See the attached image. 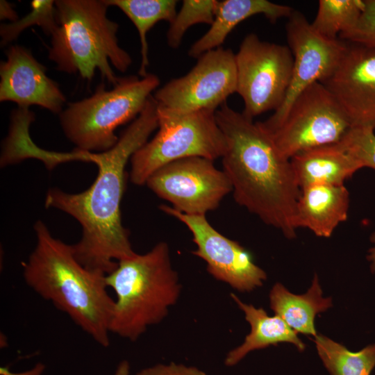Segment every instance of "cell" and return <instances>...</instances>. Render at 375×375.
<instances>
[{
	"label": "cell",
	"mask_w": 375,
	"mask_h": 375,
	"mask_svg": "<svg viewBox=\"0 0 375 375\" xmlns=\"http://www.w3.org/2000/svg\"><path fill=\"white\" fill-rule=\"evenodd\" d=\"M157 108L151 96L112 148L92 153V162L98 167V175L88 189L71 194L53 188L47 193L46 208L65 212L81 224V238L72 245L76 259L90 270L107 275L119 261L136 253L121 217L125 167L133 154L158 128Z\"/></svg>",
	"instance_id": "1"
},
{
	"label": "cell",
	"mask_w": 375,
	"mask_h": 375,
	"mask_svg": "<svg viewBox=\"0 0 375 375\" xmlns=\"http://www.w3.org/2000/svg\"><path fill=\"white\" fill-rule=\"evenodd\" d=\"M226 140L223 171L235 201L288 239L296 237V207L301 189L290 160L259 122L224 103L215 112Z\"/></svg>",
	"instance_id": "2"
},
{
	"label": "cell",
	"mask_w": 375,
	"mask_h": 375,
	"mask_svg": "<svg viewBox=\"0 0 375 375\" xmlns=\"http://www.w3.org/2000/svg\"><path fill=\"white\" fill-rule=\"evenodd\" d=\"M34 231L35 247L22 262L26 284L97 344L109 347L114 299L108 292L106 275L84 267L72 245L54 238L42 221L35 223Z\"/></svg>",
	"instance_id": "3"
},
{
	"label": "cell",
	"mask_w": 375,
	"mask_h": 375,
	"mask_svg": "<svg viewBox=\"0 0 375 375\" xmlns=\"http://www.w3.org/2000/svg\"><path fill=\"white\" fill-rule=\"evenodd\" d=\"M106 0L55 1L57 28L51 35L48 58L56 69L78 74L92 81L99 70L103 80L115 85L132 64L131 56L119 47V24L107 17Z\"/></svg>",
	"instance_id": "4"
},
{
	"label": "cell",
	"mask_w": 375,
	"mask_h": 375,
	"mask_svg": "<svg viewBox=\"0 0 375 375\" xmlns=\"http://www.w3.org/2000/svg\"><path fill=\"white\" fill-rule=\"evenodd\" d=\"M115 293L110 332L136 341L152 326L162 322L179 299L181 285L172 267L165 242L143 254L120 260L106 276Z\"/></svg>",
	"instance_id": "5"
},
{
	"label": "cell",
	"mask_w": 375,
	"mask_h": 375,
	"mask_svg": "<svg viewBox=\"0 0 375 375\" xmlns=\"http://www.w3.org/2000/svg\"><path fill=\"white\" fill-rule=\"evenodd\" d=\"M159 85V78L153 74L141 79L120 77L109 90L101 83L90 97L68 103L59 114L62 131L77 150L106 151L119 140L116 128L140 114Z\"/></svg>",
	"instance_id": "6"
},
{
	"label": "cell",
	"mask_w": 375,
	"mask_h": 375,
	"mask_svg": "<svg viewBox=\"0 0 375 375\" xmlns=\"http://www.w3.org/2000/svg\"><path fill=\"white\" fill-rule=\"evenodd\" d=\"M215 112H183L158 106V131L131 158V181L144 185L157 169L180 159L201 157L214 161L222 158L226 140Z\"/></svg>",
	"instance_id": "7"
},
{
	"label": "cell",
	"mask_w": 375,
	"mask_h": 375,
	"mask_svg": "<svg viewBox=\"0 0 375 375\" xmlns=\"http://www.w3.org/2000/svg\"><path fill=\"white\" fill-rule=\"evenodd\" d=\"M236 92L243 99L242 113L253 119L282 104L292 74L290 48L261 40L254 33L243 39L235 53Z\"/></svg>",
	"instance_id": "8"
},
{
	"label": "cell",
	"mask_w": 375,
	"mask_h": 375,
	"mask_svg": "<svg viewBox=\"0 0 375 375\" xmlns=\"http://www.w3.org/2000/svg\"><path fill=\"white\" fill-rule=\"evenodd\" d=\"M351 128L332 93L316 82L297 97L277 126L266 131L281 153L290 159L302 151L338 142Z\"/></svg>",
	"instance_id": "9"
},
{
	"label": "cell",
	"mask_w": 375,
	"mask_h": 375,
	"mask_svg": "<svg viewBox=\"0 0 375 375\" xmlns=\"http://www.w3.org/2000/svg\"><path fill=\"white\" fill-rule=\"evenodd\" d=\"M237 90L235 53L222 47L204 53L185 75L171 80L153 96L166 109L216 111Z\"/></svg>",
	"instance_id": "10"
},
{
	"label": "cell",
	"mask_w": 375,
	"mask_h": 375,
	"mask_svg": "<svg viewBox=\"0 0 375 375\" xmlns=\"http://www.w3.org/2000/svg\"><path fill=\"white\" fill-rule=\"evenodd\" d=\"M146 185L158 197L188 215H206L233 190L231 182L213 160L190 157L168 163L153 172Z\"/></svg>",
	"instance_id": "11"
},
{
	"label": "cell",
	"mask_w": 375,
	"mask_h": 375,
	"mask_svg": "<svg viewBox=\"0 0 375 375\" xmlns=\"http://www.w3.org/2000/svg\"><path fill=\"white\" fill-rule=\"evenodd\" d=\"M286 35L292 56L291 81L281 106L264 122L267 131L277 126L297 97L316 82H324L337 68L347 42L327 39L317 33L301 12L293 10L286 24Z\"/></svg>",
	"instance_id": "12"
},
{
	"label": "cell",
	"mask_w": 375,
	"mask_h": 375,
	"mask_svg": "<svg viewBox=\"0 0 375 375\" xmlns=\"http://www.w3.org/2000/svg\"><path fill=\"white\" fill-rule=\"evenodd\" d=\"M160 209L189 229L197 246L192 253L206 262L207 271L215 278L240 292H250L262 285L267 274L255 264L251 254L217 231L206 215L185 214L166 205Z\"/></svg>",
	"instance_id": "13"
},
{
	"label": "cell",
	"mask_w": 375,
	"mask_h": 375,
	"mask_svg": "<svg viewBox=\"0 0 375 375\" xmlns=\"http://www.w3.org/2000/svg\"><path fill=\"white\" fill-rule=\"evenodd\" d=\"M347 42L333 73L322 83L336 99L351 127L375 129V47Z\"/></svg>",
	"instance_id": "14"
},
{
	"label": "cell",
	"mask_w": 375,
	"mask_h": 375,
	"mask_svg": "<svg viewBox=\"0 0 375 375\" xmlns=\"http://www.w3.org/2000/svg\"><path fill=\"white\" fill-rule=\"evenodd\" d=\"M6 56L0 64V101H12L24 108L37 105L59 115L66 97L47 75V68L20 45L9 47Z\"/></svg>",
	"instance_id": "15"
},
{
	"label": "cell",
	"mask_w": 375,
	"mask_h": 375,
	"mask_svg": "<svg viewBox=\"0 0 375 375\" xmlns=\"http://www.w3.org/2000/svg\"><path fill=\"white\" fill-rule=\"evenodd\" d=\"M349 192L344 185H314L301 189L295 225L307 228L317 236L329 238L347 219Z\"/></svg>",
	"instance_id": "16"
},
{
	"label": "cell",
	"mask_w": 375,
	"mask_h": 375,
	"mask_svg": "<svg viewBox=\"0 0 375 375\" xmlns=\"http://www.w3.org/2000/svg\"><path fill=\"white\" fill-rule=\"evenodd\" d=\"M294 9L267 0L217 1L215 17L208 31L190 48L188 55L198 58L204 53L220 47L228 35L240 22L262 14L271 22L289 17Z\"/></svg>",
	"instance_id": "17"
},
{
	"label": "cell",
	"mask_w": 375,
	"mask_h": 375,
	"mask_svg": "<svg viewBox=\"0 0 375 375\" xmlns=\"http://www.w3.org/2000/svg\"><path fill=\"white\" fill-rule=\"evenodd\" d=\"M290 160L300 189L314 185H344L362 168L340 142L302 151Z\"/></svg>",
	"instance_id": "18"
},
{
	"label": "cell",
	"mask_w": 375,
	"mask_h": 375,
	"mask_svg": "<svg viewBox=\"0 0 375 375\" xmlns=\"http://www.w3.org/2000/svg\"><path fill=\"white\" fill-rule=\"evenodd\" d=\"M231 298L244 312L246 320L251 326V331L242 344L231 350L226 355L224 363L228 367L238 364L249 352L277 345L280 342H290L298 350L303 351L306 346L298 338L297 332L291 328L280 317H271L262 308H256L242 302L235 294Z\"/></svg>",
	"instance_id": "19"
},
{
	"label": "cell",
	"mask_w": 375,
	"mask_h": 375,
	"mask_svg": "<svg viewBox=\"0 0 375 375\" xmlns=\"http://www.w3.org/2000/svg\"><path fill=\"white\" fill-rule=\"evenodd\" d=\"M270 307L295 332L314 337L317 314L332 306L331 298H324L317 274L312 285L303 294L290 292L281 283H276L269 293Z\"/></svg>",
	"instance_id": "20"
},
{
	"label": "cell",
	"mask_w": 375,
	"mask_h": 375,
	"mask_svg": "<svg viewBox=\"0 0 375 375\" xmlns=\"http://www.w3.org/2000/svg\"><path fill=\"white\" fill-rule=\"evenodd\" d=\"M109 6L119 8L136 27L141 44V63L138 74L142 78L148 73L149 65V47L147 39L148 32L158 22L174 20L177 12L175 0H106Z\"/></svg>",
	"instance_id": "21"
},
{
	"label": "cell",
	"mask_w": 375,
	"mask_h": 375,
	"mask_svg": "<svg viewBox=\"0 0 375 375\" xmlns=\"http://www.w3.org/2000/svg\"><path fill=\"white\" fill-rule=\"evenodd\" d=\"M314 341L318 355L331 375H370L375 367V344L352 352L323 335H317Z\"/></svg>",
	"instance_id": "22"
},
{
	"label": "cell",
	"mask_w": 375,
	"mask_h": 375,
	"mask_svg": "<svg viewBox=\"0 0 375 375\" xmlns=\"http://www.w3.org/2000/svg\"><path fill=\"white\" fill-rule=\"evenodd\" d=\"M312 28L330 40L352 29L365 8V0H320Z\"/></svg>",
	"instance_id": "23"
},
{
	"label": "cell",
	"mask_w": 375,
	"mask_h": 375,
	"mask_svg": "<svg viewBox=\"0 0 375 375\" xmlns=\"http://www.w3.org/2000/svg\"><path fill=\"white\" fill-rule=\"evenodd\" d=\"M31 10L22 18L14 22L0 26L1 46L4 47L15 40L26 28L39 26L48 35H51L57 28L55 1L33 0L31 2Z\"/></svg>",
	"instance_id": "24"
},
{
	"label": "cell",
	"mask_w": 375,
	"mask_h": 375,
	"mask_svg": "<svg viewBox=\"0 0 375 375\" xmlns=\"http://www.w3.org/2000/svg\"><path fill=\"white\" fill-rule=\"evenodd\" d=\"M216 0H184L182 6L170 23L167 34L168 45L177 49L188 29L193 25L204 23L211 25L215 17Z\"/></svg>",
	"instance_id": "25"
},
{
	"label": "cell",
	"mask_w": 375,
	"mask_h": 375,
	"mask_svg": "<svg viewBox=\"0 0 375 375\" xmlns=\"http://www.w3.org/2000/svg\"><path fill=\"white\" fill-rule=\"evenodd\" d=\"M350 155L363 167L375 170L374 130L351 127L339 141Z\"/></svg>",
	"instance_id": "26"
},
{
	"label": "cell",
	"mask_w": 375,
	"mask_h": 375,
	"mask_svg": "<svg viewBox=\"0 0 375 375\" xmlns=\"http://www.w3.org/2000/svg\"><path fill=\"white\" fill-rule=\"evenodd\" d=\"M340 40L375 47V0H365V8L350 31L339 35Z\"/></svg>",
	"instance_id": "27"
},
{
	"label": "cell",
	"mask_w": 375,
	"mask_h": 375,
	"mask_svg": "<svg viewBox=\"0 0 375 375\" xmlns=\"http://www.w3.org/2000/svg\"><path fill=\"white\" fill-rule=\"evenodd\" d=\"M135 375H207L203 371L193 366L171 362L157 364L143 368Z\"/></svg>",
	"instance_id": "28"
},
{
	"label": "cell",
	"mask_w": 375,
	"mask_h": 375,
	"mask_svg": "<svg viewBox=\"0 0 375 375\" xmlns=\"http://www.w3.org/2000/svg\"><path fill=\"white\" fill-rule=\"evenodd\" d=\"M0 19L14 22L18 20V15L11 3L5 0L0 1Z\"/></svg>",
	"instance_id": "29"
},
{
	"label": "cell",
	"mask_w": 375,
	"mask_h": 375,
	"mask_svg": "<svg viewBox=\"0 0 375 375\" xmlns=\"http://www.w3.org/2000/svg\"><path fill=\"white\" fill-rule=\"evenodd\" d=\"M45 365L41 362L37 363L33 368L22 372H12L8 367L0 368L1 375H43Z\"/></svg>",
	"instance_id": "30"
},
{
	"label": "cell",
	"mask_w": 375,
	"mask_h": 375,
	"mask_svg": "<svg viewBox=\"0 0 375 375\" xmlns=\"http://www.w3.org/2000/svg\"><path fill=\"white\" fill-rule=\"evenodd\" d=\"M130 364L126 360H122L117 367L114 375H129Z\"/></svg>",
	"instance_id": "31"
},
{
	"label": "cell",
	"mask_w": 375,
	"mask_h": 375,
	"mask_svg": "<svg viewBox=\"0 0 375 375\" xmlns=\"http://www.w3.org/2000/svg\"><path fill=\"white\" fill-rule=\"evenodd\" d=\"M370 240L374 244V247L369 250L367 259L371 262L372 272L375 273V232L372 234Z\"/></svg>",
	"instance_id": "32"
}]
</instances>
